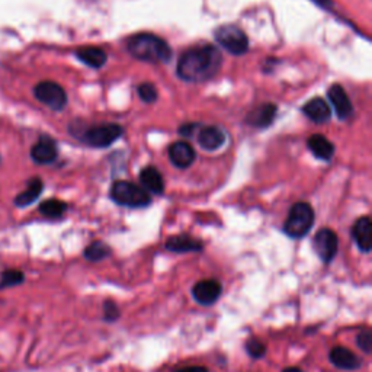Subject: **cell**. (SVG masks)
<instances>
[{"label":"cell","mask_w":372,"mask_h":372,"mask_svg":"<svg viewBox=\"0 0 372 372\" xmlns=\"http://www.w3.org/2000/svg\"><path fill=\"white\" fill-rule=\"evenodd\" d=\"M221 62V54L215 47L199 45L182 54L176 73L185 82H206L218 73Z\"/></svg>","instance_id":"obj_1"},{"label":"cell","mask_w":372,"mask_h":372,"mask_svg":"<svg viewBox=\"0 0 372 372\" xmlns=\"http://www.w3.org/2000/svg\"><path fill=\"white\" fill-rule=\"evenodd\" d=\"M128 52L137 60L147 63H167L172 59V50L164 40L153 34H137L127 41Z\"/></svg>","instance_id":"obj_2"},{"label":"cell","mask_w":372,"mask_h":372,"mask_svg":"<svg viewBox=\"0 0 372 372\" xmlns=\"http://www.w3.org/2000/svg\"><path fill=\"white\" fill-rule=\"evenodd\" d=\"M314 224V210L307 202H296L291 207L287 221L284 224V233L291 238H301L308 234Z\"/></svg>","instance_id":"obj_3"},{"label":"cell","mask_w":372,"mask_h":372,"mask_svg":"<svg viewBox=\"0 0 372 372\" xmlns=\"http://www.w3.org/2000/svg\"><path fill=\"white\" fill-rule=\"evenodd\" d=\"M110 198H113V201L117 202L118 206L129 208H144L152 202L150 195L143 188L125 180H118L113 185V188H110Z\"/></svg>","instance_id":"obj_4"},{"label":"cell","mask_w":372,"mask_h":372,"mask_svg":"<svg viewBox=\"0 0 372 372\" xmlns=\"http://www.w3.org/2000/svg\"><path fill=\"white\" fill-rule=\"evenodd\" d=\"M217 43L233 55L245 54L249 48L248 35L234 25H222L215 31Z\"/></svg>","instance_id":"obj_5"},{"label":"cell","mask_w":372,"mask_h":372,"mask_svg":"<svg viewBox=\"0 0 372 372\" xmlns=\"http://www.w3.org/2000/svg\"><path fill=\"white\" fill-rule=\"evenodd\" d=\"M122 134V128L117 124H102L86 128L79 137L92 147H108L117 141Z\"/></svg>","instance_id":"obj_6"},{"label":"cell","mask_w":372,"mask_h":372,"mask_svg":"<svg viewBox=\"0 0 372 372\" xmlns=\"http://www.w3.org/2000/svg\"><path fill=\"white\" fill-rule=\"evenodd\" d=\"M35 98L54 110H62L67 105L64 89L54 82H41L35 86Z\"/></svg>","instance_id":"obj_7"},{"label":"cell","mask_w":372,"mask_h":372,"mask_svg":"<svg viewBox=\"0 0 372 372\" xmlns=\"http://www.w3.org/2000/svg\"><path fill=\"white\" fill-rule=\"evenodd\" d=\"M313 248L323 264H330L338 255L339 238L331 229H322L314 236Z\"/></svg>","instance_id":"obj_8"},{"label":"cell","mask_w":372,"mask_h":372,"mask_svg":"<svg viewBox=\"0 0 372 372\" xmlns=\"http://www.w3.org/2000/svg\"><path fill=\"white\" fill-rule=\"evenodd\" d=\"M221 284L217 279H202L192 288L194 300L201 306H213L221 296Z\"/></svg>","instance_id":"obj_9"},{"label":"cell","mask_w":372,"mask_h":372,"mask_svg":"<svg viewBox=\"0 0 372 372\" xmlns=\"http://www.w3.org/2000/svg\"><path fill=\"white\" fill-rule=\"evenodd\" d=\"M329 359L334 366L342 371H357L362 366V361L357 353L343 346H334L329 353Z\"/></svg>","instance_id":"obj_10"},{"label":"cell","mask_w":372,"mask_h":372,"mask_svg":"<svg viewBox=\"0 0 372 372\" xmlns=\"http://www.w3.org/2000/svg\"><path fill=\"white\" fill-rule=\"evenodd\" d=\"M327 96L339 120H348L352 115V102L341 85H333L327 92Z\"/></svg>","instance_id":"obj_11"},{"label":"cell","mask_w":372,"mask_h":372,"mask_svg":"<svg viewBox=\"0 0 372 372\" xmlns=\"http://www.w3.org/2000/svg\"><path fill=\"white\" fill-rule=\"evenodd\" d=\"M352 236L358 249L362 253H369L372 249V222L369 217H361L357 220L352 229Z\"/></svg>","instance_id":"obj_12"},{"label":"cell","mask_w":372,"mask_h":372,"mask_svg":"<svg viewBox=\"0 0 372 372\" xmlns=\"http://www.w3.org/2000/svg\"><path fill=\"white\" fill-rule=\"evenodd\" d=\"M226 141V134L222 129L214 125L202 127L198 133V144L207 152H215Z\"/></svg>","instance_id":"obj_13"},{"label":"cell","mask_w":372,"mask_h":372,"mask_svg":"<svg viewBox=\"0 0 372 372\" xmlns=\"http://www.w3.org/2000/svg\"><path fill=\"white\" fill-rule=\"evenodd\" d=\"M169 157L171 162L179 167V169H186L195 162V150L194 147L186 141H176L169 147Z\"/></svg>","instance_id":"obj_14"},{"label":"cell","mask_w":372,"mask_h":372,"mask_svg":"<svg viewBox=\"0 0 372 372\" xmlns=\"http://www.w3.org/2000/svg\"><path fill=\"white\" fill-rule=\"evenodd\" d=\"M31 156L38 164H50L57 159V144L50 137H41L34 144Z\"/></svg>","instance_id":"obj_15"},{"label":"cell","mask_w":372,"mask_h":372,"mask_svg":"<svg viewBox=\"0 0 372 372\" xmlns=\"http://www.w3.org/2000/svg\"><path fill=\"white\" fill-rule=\"evenodd\" d=\"M164 248L173 253H192V252H202L203 245L202 241L188 234H179L167 238Z\"/></svg>","instance_id":"obj_16"},{"label":"cell","mask_w":372,"mask_h":372,"mask_svg":"<svg viewBox=\"0 0 372 372\" xmlns=\"http://www.w3.org/2000/svg\"><path fill=\"white\" fill-rule=\"evenodd\" d=\"M303 113L308 120H311L315 124H323V122L329 121L331 117L330 106L322 98H314V99L308 101L303 106Z\"/></svg>","instance_id":"obj_17"},{"label":"cell","mask_w":372,"mask_h":372,"mask_svg":"<svg viewBox=\"0 0 372 372\" xmlns=\"http://www.w3.org/2000/svg\"><path fill=\"white\" fill-rule=\"evenodd\" d=\"M276 117V105L273 103H264L253 109L248 115L246 122L252 127L257 128H266L269 127Z\"/></svg>","instance_id":"obj_18"},{"label":"cell","mask_w":372,"mask_h":372,"mask_svg":"<svg viewBox=\"0 0 372 372\" xmlns=\"http://www.w3.org/2000/svg\"><path fill=\"white\" fill-rule=\"evenodd\" d=\"M140 182L143 185V189L148 194L152 192L155 195H162L164 192V180L160 172L153 166H147L145 169L140 173Z\"/></svg>","instance_id":"obj_19"},{"label":"cell","mask_w":372,"mask_h":372,"mask_svg":"<svg viewBox=\"0 0 372 372\" xmlns=\"http://www.w3.org/2000/svg\"><path fill=\"white\" fill-rule=\"evenodd\" d=\"M78 59L86 66L93 69H101L106 63V52L98 47H83L76 51Z\"/></svg>","instance_id":"obj_20"},{"label":"cell","mask_w":372,"mask_h":372,"mask_svg":"<svg viewBox=\"0 0 372 372\" xmlns=\"http://www.w3.org/2000/svg\"><path fill=\"white\" fill-rule=\"evenodd\" d=\"M308 148L311 153L322 160H330L334 155V145L323 136H311L308 138Z\"/></svg>","instance_id":"obj_21"},{"label":"cell","mask_w":372,"mask_h":372,"mask_svg":"<svg viewBox=\"0 0 372 372\" xmlns=\"http://www.w3.org/2000/svg\"><path fill=\"white\" fill-rule=\"evenodd\" d=\"M43 188H44V185H43L41 179H38V178L32 179V180L28 183L27 189H25L22 194H20V195L16 196L15 203H16L17 207H28V206H31V203H32L34 201L38 199V196H40L41 192H43Z\"/></svg>","instance_id":"obj_22"},{"label":"cell","mask_w":372,"mask_h":372,"mask_svg":"<svg viewBox=\"0 0 372 372\" xmlns=\"http://www.w3.org/2000/svg\"><path fill=\"white\" fill-rule=\"evenodd\" d=\"M113 253V249H110L106 243H102V241H93L90 243L85 252L83 256L87 259L89 262H101V260L106 259Z\"/></svg>","instance_id":"obj_23"},{"label":"cell","mask_w":372,"mask_h":372,"mask_svg":"<svg viewBox=\"0 0 372 372\" xmlns=\"http://www.w3.org/2000/svg\"><path fill=\"white\" fill-rule=\"evenodd\" d=\"M40 211L47 218H60L67 211V203L60 199H47L40 206Z\"/></svg>","instance_id":"obj_24"},{"label":"cell","mask_w":372,"mask_h":372,"mask_svg":"<svg viewBox=\"0 0 372 372\" xmlns=\"http://www.w3.org/2000/svg\"><path fill=\"white\" fill-rule=\"evenodd\" d=\"M25 275L24 272L17 271V269H8L0 276V288H10L21 285L24 282Z\"/></svg>","instance_id":"obj_25"},{"label":"cell","mask_w":372,"mask_h":372,"mask_svg":"<svg viewBox=\"0 0 372 372\" xmlns=\"http://www.w3.org/2000/svg\"><path fill=\"white\" fill-rule=\"evenodd\" d=\"M245 349L248 352V355L252 359H262L266 355V346L265 343L257 339V338H250L245 343Z\"/></svg>","instance_id":"obj_26"},{"label":"cell","mask_w":372,"mask_h":372,"mask_svg":"<svg viewBox=\"0 0 372 372\" xmlns=\"http://www.w3.org/2000/svg\"><path fill=\"white\" fill-rule=\"evenodd\" d=\"M137 92H138V96L141 98V101L145 102V103H153V102H156L157 95H159L156 86L152 85V83H141L138 86Z\"/></svg>","instance_id":"obj_27"},{"label":"cell","mask_w":372,"mask_h":372,"mask_svg":"<svg viewBox=\"0 0 372 372\" xmlns=\"http://www.w3.org/2000/svg\"><path fill=\"white\" fill-rule=\"evenodd\" d=\"M121 315L120 307L114 301H105L103 303V320L106 323H115Z\"/></svg>","instance_id":"obj_28"},{"label":"cell","mask_w":372,"mask_h":372,"mask_svg":"<svg viewBox=\"0 0 372 372\" xmlns=\"http://www.w3.org/2000/svg\"><path fill=\"white\" fill-rule=\"evenodd\" d=\"M357 345L365 353H371L372 352V333H371V330L366 329V330H362L358 334Z\"/></svg>","instance_id":"obj_29"},{"label":"cell","mask_w":372,"mask_h":372,"mask_svg":"<svg viewBox=\"0 0 372 372\" xmlns=\"http://www.w3.org/2000/svg\"><path fill=\"white\" fill-rule=\"evenodd\" d=\"M175 372H208V369L206 366H198V365H192V366H185L180 368Z\"/></svg>","instance_id":"obj_30"},{"label":"cell","mask_w":372,"mask_h":372,"mask_svg":"<svg viewBox=\"0 0 372 372\" xmlns=\"http://www.w3.org/2000/svg\"><path fill=\"white\" fill-rule=\"evenodd\" d=\"M195 128H196V125H195V124H186V125L180 127L179 133H180L182 136H192V131H194Z\"/></svg>","instance_id":"obj_31"},{"label":"cell","mask_w":372,"mask_h":372,"mask_svg":"<svg viewBox=\"0 0 372 372\" xmlns=\"http://www.w3.org/2000/svg\"><path fill=\"white\" fill-rule=\"evenodd\" d=\"M282 372H304V371L300 369V368H296V366H288Z\"/></svg>","instance_id":"obj_32"}]
</instances>
